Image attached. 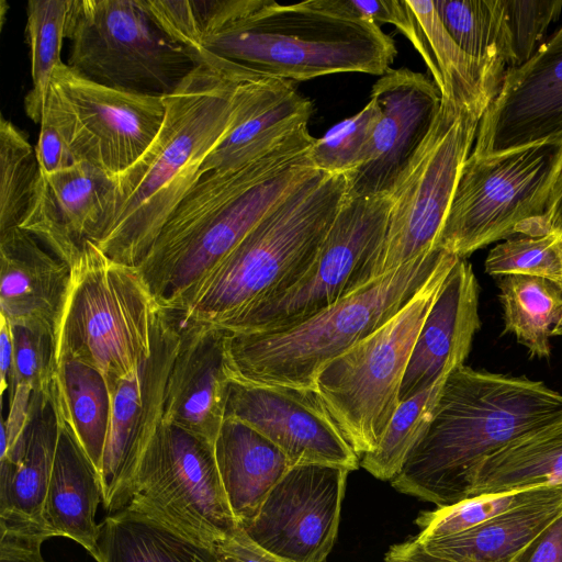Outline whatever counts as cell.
<instances>
[{
    "instance_id": "6da1fadb",
    "label": "cell",
    "mask_w": 562,
    "mask_h": 562,
    "mask_svg": "<svg viewBox=\"0 0 562 562\" xmlns=\"http://www.w3.org/2000/svg\"><path fill=\"white\" fill-rule=\"evenodd\" d=\"M193 52L227 77L310 80L339 72L383 76L393 38L346 0H196Z\"/></svg>"
},
{
    "instance_id": "7a4b0ae2",
    "label": "cell",
    "mask_w": 562,
    "mask_h": 562,
    "mask_svg": "<svg viewBox=\"0 0 562 562\" xmlns=\"http://www.w3.org/2000/svg\"><path fill=\"white\" fill-rule=\"evenodd\" d=\"M303 125L265 156L202 175L136 266L156 303L171 310L294 188L316 170Z\"/></svg>"
},
{
    "instance_id": "3957f363",
    "label": "cell",
    "mask_w": 562,
    "mask_h": 562,
    "mask_svg": "<svg viewBox=\"0 0 562 562\" xmlns=\"http://www.w3.org/2000/svg\"><path fill=\"white\" fill-rule=\"evenodd\" d=\"M239 82L202 63L164 97L166 113L156 137L112 177V205L94 243L111 259L136 267L146 256L232 127Z\"/></svg>"
},
{
    "instance_id": "277c9868",
    "label": "cell",
    "mask_w": 562,
    "mask_h": 562,
    "mask_svg": "<svg viewBox=\"0 0 562 562\" xmlns=\"http://www.w3.org/2000/svg\"><path fill=\"white\" fill-rule=\"evenodd\" d=\"M561 419L562 394L541 381L463 364L446 379L428 428L390 482L437 507L454 504L487 456Z\"/></svg>"
},
{
    "instance_id": "5b68a950",
    "label": "cell",
    "mask_w": 562,
    "mask_h": 562,
    "mask_svg": "<svg viewBox=\"0 0 562 562\" xmlns=\"http://www.w3.org/2000/svg\"><path fill=\"white\" fill-rule=\"evenodd\" d=\"M347 191L345 173L316 170L171 310L186 321L226 330L255 305L290 288L315 259Z\"/></svg>"
},
{
    "instance_id": "8992f818",
    "label": "cell",
    "mask_w": 562,
    "mask_h": 562,
    "mask_svg": "<svg viewBox=\"0 0 562 562\" xmlns=\"http://www.w3.org/2000/svg\"><path fill=\"white\" fill-rule=\"evenodd\" d=\"M449 254L435 249L286 328L226 333L225 368L229 379L314 389L316 374L393 318Z\"/></svg>"
},
{
    "instance_id": "52a82bcc",
    "label": "cell",
    "mask_w": 562,
    "mask_h": 562,
    "mask_svg": "<svg viewBox=\"0 0 562 562\" xmlns=\"http://www.w3.org/2000/svg\"><path fill=\"white\" fill-rule=\"evenodd\" d=\"M158 307L136 267L111 259L87 240L71 268L57 360L97 369L110 392L148 359Z\"/></svg>"
},
{
    "instance_id": "ba28073f",
    "label": "cell",
    "mask_w": 562,
    "mask_h": 562,
    "mask_svg": "<svg viewBox=\"0 0 562 562\" xmlns=\"http://www.w3.org/2000/svg\"><path fill=\"white\" fill-rule=\"evenodd\" d=\"M458 259L449 254L393 318L315 376V391L359 458L379 446L401 403L400 389L418 331Z\"/></svg>"
},
{
    "instance_id": "9c48e42d",
    "label": "cell",
    "mask_w": 562,
    "mask_h": 562,
    "mask_svg": "<svg viewBox=\"0 0 562 562\" xmlns=\"http://www.w3.org/2000/svg\"><path fill=\"white\" fill-rule=\"evenodd\" d=\"M562 144H539L464 161L438 248L465 259L510 236H543Z\"/></svg>"
},
{
    "instance_id": "30bf717a",
    "label": "cell",
    "mask_w": 562,
    "mask_h": 562,
    "mask_svg": "<svg viewBox=\"0 0 562 562\" xmlns=\"http://www.w3.org/2000/svg\"><path fill=\"white\" fill-rule=\"evenodd\" d=\"M68 65L126 91L165 97L199 66V56L155 21L143 0H74Z\"/></svg>"
},
{
    "instance_id": "8fae6325",
    "label": "cell",
    "mask_w": 562,
    "mask_h": 562,
    "mask_svg": "<svg viewBox=\"0 0 562 562\" xmlns=\"http://www.w3.org/2000/svg\"><path fill=\"white\" fill-rule=\"evenodd\" d=\"M480 120L481 115L441 97L428 135L390 193L384 237L363 269L360 286L438 249Z\"/></svg>"
},
{
    "instance_id": "7c38bea8",
    "label": "cell",
    "mask_w": 562,
    "mask_h": 562,
    "mask_svg": "<svg viewBox=\"0 0 562 562\" xmlns=\"http://www.w3.org/2000/svg\"><path fill=\"white\" fill-rule=\"evenodd\" d=\"M121 510L210 550L239 526L221 481L214 445L164 420Z\"/></svg>"
},
{
    "instance_id": "4fadbf2b",
    "label": "cell",
    "mask_w": 562,
    "mask_h": 562,
    "mask_svg": "<svg viewBox=\"0 0 562 562\" xmlns=\"http://www.w3.org/2000/svg\"><path fill=\"white\" fill-rule=\"evenodd\" d=\"M391 196H348L315 259L283 292L255 305L225 331L251 334L297 324L360 286V278L384 237Z\"/></svg>"
},
{
    "instance_id": "5bb4252c",
    "label": "cell",
    "mask_w": 562,
    "mask_h": 562,
    "mask_svg": "<svg viewBox=\"0 0 562 562\" xmlns=\"http://www.w3.org/2000/svg\"><path fill=\"white\" fill-rule=\"evenodd\" d=\"M50 87L59 98L76 162L86 161L110 177L144 154L165 119L164 97L98 83L65 63L55 68Z\"/></svg>"
},
{
    "instance_id": "9a60e30c",
    "label": "cell",
    "mask_w": 562,
    "mask_h": 562,
    "mask_svg": "<svg viewBox=\"0 0 562 562\" xmlns=\"http://www.w3.org/2000/svg\"><path fill=\"white\" fill-rule=\"evenodd\" d=\"M181 314L158 307L148 359L110 393V420L100 480L108 515L120 512L140 459L164 420L166 385L178 351Z\"/></svg>"
},
{
    "instance_id": "2e32d148",
    "label": "cell",
    "mask_w": 562,
    "mask_h": 562,
    "mask_svg": "<svg viewBox=\"0 0 562 562\" xmlns=\"http://www.w3.org/2000/svg\"><path fill=\"white\" fill-rule=\"evenodd\" d=\"M349 472L319 463L291 467L241 527L288 562H324L337 537Z\"/></svg>"
},
{
    "instance_id": "e0dca14e",
    "label": "cell",
    "mask_w": 562,
    "mask_h": 562,
    "mask_svg": "<svg viewBox=\"0 0 562 562\" xmlns=\"http://www.w3.org/2000/svg\"><path fill=\"white\" fill-rule=\"evenodd\" d=\"M241 422L276 445L290 467L319 463L359 467L315 389L231 380L225 419Z\"/></svg>"
},
{
    "instance_id": "ac0fdd59",
    "label": "cell",
    "mask_w": 562,
    "mask_h": 562,
    "mask_svg": "<svg viewBox=\"0 0 562 562\" xmlns=\"http://www.w3.org/2000/svg\"><path fill=\"white\" fill-rule=\"evenodd\" d=\"M539 144H562V46L547 43L505 72L480 120L471 154L498 155Z\"/></svg>"
},
{
    "instance_id": "d6986e66",
    "label": "cell",
    "mask_w": 562,
    "mask_h": 562,
    "mask_svg": "<svg viewBox=\"0 0 562 562\" xmlns=\"http://www.w3.org/2000/svg\"><path fill=\"white\" fill-rule=\"evenodd\" d=\"M370 98L380 108V119L367 161L346 175L348 196L390 194L428 135L441 103L436 83L407 68L381 76Z\"/></svg>"
},
{
    "instance_id": "ffe728a7",
    "label": "cell",
    "mask_w": 562,
    "mask_h": 562,
    "mask_svg": "<svg viewBox=\"0 0 562 562\" xmlns=\"http://www.w3.org/2000/svg\"><path fill=\"white\" fill-rule=\"evenodd\" d=\"M113 199L112 177L79 161L41 178L20 228L37 237L71 268L87 240L99 238Z\"/></svg>"
},
{
    "instance_id": "44dd1931",
    "label": "cell",
    "mask_w": 562,
    "mask_h": 562,
    "mask_svg": "<svg viewBox=\"0 0 562 562\" xmlns=\"http://www.w3.org/2000/svg\"><path fill=\"white\" fill-rule=\"evenodd\" d=\"M480 327L479 283L472 266L459 258L418 331L400 389V402L445 382L463 366Z\"/></svg>"
},
{
    "instance_id": "7402d4cb",
    "label": "cell",
    "mask_w": 562,
    "mask_h": 562,
    "mask_svg": "<svg viewBox=\"0 0 562 562\" xmlns=\"http://www.w3.org/2000/svg\"><path fill=\"white\" fill-rule=\"evenodd\" d=\"M165 393L164 422L214 445L225 420L231 379L226 331L186 321Z\"/></svg>"
},
{
    "instance_id": "603a6c76",
    "label": "cell",
    "mask_w": 562,
    "mask_h": 562,
    "mask_svg": "<svg viewBox=\"0 0 562 562\" xmlns=\"http://www.w3.org/2000/svg\"><path fill=\"white\" fill-rule=\"evenodd\" d=\"M71 282V267L31 233H0V315L11 326L54 338Z\"/></svg>"
},
{
    "instance_id": "cb8c5ba5",
    "label": "cell",
    "mask_w": 562,
    "mask_h": 562,
    "mask_svg": "<svg viewBox=\"0 0 562 562\" xmlns=\"http://www.w3.org/2000/svg\"><path fill=\"white\" fill-rule=\"evenodd\" d=\"M235 117L228 133L206 157V172L238 169L271 151L292 132L307 125L312 102L293 81L252 79L240 81L235 94Z\"/></svg>"
},
{
    "instance_id": "d4e9b609",
    "label": "cell",
    "mask_w": 562,
    "mask_h": 562,
    "mask_svg": "<svg viewBox=\"0 0 562 562\" xmlns=\"http://www.w3.org/2000/svg\"><path fill=\"white\" fill-rule=\"evenodd\" d=\"M58 439L52 393L33 392L22 438L0 457V529L44 535L43 505Z\"/></svg>"
},
{
    "instance_id": "484cf974",
    "label": "cell",
    "mask_w": 562,
    "mask_h": 562,
    "mask_svg": "<svg viewBox=\"0 0 562 562\" xmlns=\"http://www.w3.org/2000/svg\"><path fill=\"white\" fill-rule=\"evenodd\" d=\"M56 413L58 439L43 505L44 531L48 538L74 540L93 558L99 535L95 515L102 502L100 474L69 423Z\"/></svg>"
},
{
    "instance_id": "4316f807",
    "label": "cell",
    "mask_w": 562,
    "mask_h": 562,
    "mask_svg": "<svg viewBox=\"0 0 562 562\" xmlns=\"http://www.w3.org/2000/svg\"><path fill=\"white\" fill-rule=\"evenodd\" d=\"M413 22L408 40L426 63L441 97L483 115L504 75L464 52L441 23L434 1L405 0Z\"/></svg>"
},
{
    "instance_id": "83f0119b",
    "label": "cell",
    "mask_w": 562,
    "mask_h": 562,
    "mask_svg": "<svg viewBox=\"0 0 562 562\" xmlns=\"http://www.w3.org/2000/svg\"><path fill=\"white\" fill-rule=\"evenodd\" d=\"M561 515L562 486L463 532L420 542L447 562H520Z\"/></svg>"
},
{
    "instance_id": "f1b7e54d",
    "label": "cell",
    "mask_w": 562,
    "mask_h": 562,
    "mask_svg": "<svg viewBox=\"0 0 562 562\" xmlns=\"http://www.w3.org/2000/svg\"><path fill=\"white\" fill-rule=\"evenodd\" d=\"M214 454L228 504L240 526L254 518L268 493L291 468L269 439L231 418L222 425Z\"/></svg>"
},
{
    "instance_id": "f546056e",
    "label": "cell",
    "mask_w": 562,
    "mask_h": 562,
    "mask_svg": "<svg viewBox=\"0 0 562 562\" xmlns=\"http://www.w3.org/2000/svg\"><path fill=\"white\" fill-rule=\"evenodd\" d=\"M562 485V419L516 437L472 473L464 498Z\"/></svg>"
},
{
    "instance_id": "4dcf8cb0",
    "label": "cell",
    "mask_w": 562,
    "mask_h": 562,
    "mask_svg": "<svg viewBox=\"0 0 562 562\" xmlns=\"http://www.w3.org/2000/svg\"><path fill=\"white\" fill-rule=\"evenodd\" d=\"M52 398L56 411L69 423L100 474L110 420V393L105 379L88 364L61 358Z\"/></svg>"
},
{
    "instance_id": "1f68e13d",
    "label": "cell",
    "mask_w": 562,
    "mask_h": 562,
    "mask_svg": "<svg viewBox=\"0 0 562 562\" xmlns=\"http://www.w3.org/2000/svg\"><path fill=\"white\" fill-rule=\"evenodd\" d=\"M97 562H215L213 551L120 510L99 522Z\"/></svg>"
},
{
    "instance_id": "d6a6232c",
    "label": "cell",
    "mask_w": 562,
    "mask_h": 562,
    "mask_svg": "<svg viewBox=\"0 0 562 562\" xmlns=\"http://www.w3.org/2000/svg\"><path fill=\"white\" fill-rule=\"evenodd\" d=\"M505 331L538 358L550 356V337L562 336V289L550 280L524 274L498 282Z\"/></svg>"
},
{
    "instance_id": "836d02e7",
    "label": "cell",
    "mask_w": 562,
    "mask_h": 562,
    "mask_svg": "<svg viewBox=\"0 0 562 562\" xmlns=\"http://www.w3.org/2000/svg\"><path fill=\"white\" fill-rule=\"evenodd\" d=\"M434 5L448 33L469 55L503 75L516 67L504 0H436Z\"/></svg>"
},
{
    "instance_id": "e575fe53",
    "label": "cell",
    "mask_w": 562,
    "mask_h": 562,
    "mask_svg": "<svg viewBox=\"0 0 562 562\" xmlns=\"http://www.w3.org/2000/svg\"><path fill=\"white\" fill-rule=\"evenodd\" d=\"M74 0H30L26 34L31 54L32 88L24 98L26 115L41 123L55 68L63 61L60 50L69 38Z\"/></svg>"
},
{
    "instance_id": "d590c367",
    "label": "cell",
    "mask_w": 562,
    "mask_h": 562,
    "mask_svg": "<svg viewBox=\"0 0 562 562\" xmlns=\"http://www.w3.org/2000/svg\"><path fill=\"white\" fill-rule=\"evenodd\" d=\"M41 167L27 136L0 120V233L20 227L35 196Z\"/></svg>"
},
{
    "instance_id": "8d00e7d4",
    "label": "cell",
    "mask_w": 562,
    "mask_h": 562,
    "mask_svg": "<svg viewBox=\"0 0 562 562\" xmlns=\"http://www.w3.org/2000/svg\"><path fill=\"white\" fill-rule=\"evenodd\" d=\"M445 382L401 402L379 446L360 464L373 476L391 481L428 428Z\"/></svg>"
},
{
    "instance_id": "74e56055",
    "label": "cell",
    "mask_w": 562,
    "mask_h": 562,
    "mask_svg": "<svg viewBox=\"0 0 562 562\" xmlns=\"http://www.w3.org/2000/svg\"><path fill=\"white\" fill-rule=\"evenodd\" d=\"M562 485L464 498L418 515L422 542L463 532L524 504L554 494Z\"/></svg>"
},
{
    "instance_id": "f35d334b",
    "label": "cell",
    "mask_w": 562,
    "mask_h": 562,
    "mask_svg": "<svg viewBox=\"0 0 562 562\" xmlns=\"http://www.w3.org/2000/svg\"><path fill=\"white\" fill-rule=\"evenodd\" d=\"M380 119V108L370 98L366 106L355 115L337 123L311 148L314 167L326 173L348 175L368 159L370 142Z\"/></svg>"
},
{
    "instance_id": "ab89813d",
    "label": "cell",
    "mask_w": 562,
    "mask_h": 562,
    "mask_svg": "<svg viewBox=\"0 0 562 562\" xmlns=\"http://www.w3.org/2000/svg\"><path fill=\"white\" fill-rule=\"evenodd\" d=\"M485 271L494 277H540L562 289V261L553 233L513 237L496 245L486 257Z\"/></svg>"
},
{
    "instance_id": "60d3db41",
    "label": "cell",
    "mask_w": 562,
    "mask_h": 562,
    "mask_svg": "<svg viewBox=\"0 0 562 562\" xmlns=\"http://www.w3.org/2000/svg\"><path fill=\"white\" fill-rule=\"evenodd\" d=\"M13 360L9 392L29 385L33 392L52 393L58 360L57 341L44 334L12 326Z\"/></svg>"
},
{
    "instance_id": "b9f144b4",
    "label": "cell",
    "mask_w": 562,
    "mask_h": 562,
    "mask_svg": "<svg viewBox=\"0 0 562 562\" xmlns=\"http://www.w3.org/2000/svg\"><path fill=\"white\" fill-rule=\"evenodd\" d=\"M504 4L518 67L528 61L546 43V33L551 23L559 18L562 1L504 0Z\"/></svg>"
},
{
    "instance_id": "7bdbcfd3",
    "label": "cell",
    "mask_w": 562,
    "mask_h": 562,
    "mask_svg": "<svg viewBox=\"0 0 562 562\" xmlns=\"http://www.w3.org/2000/svg\"><path fill=\"white\" fill-rule=\"evenodd\" d=\"M37 145L41 171L50 175L70 167L76 160L69 148L68 130L59 98L50 87L44 105Z\"/></svg>"
},
{
    "instance_id": "ee69618b",
    "label": "cell",
    "mask_w": 562,
    "mask_h": 562,
    "mask_svg": "<svg viewBox=\"0 0 562 562\" xmlns=\"http://www.w3.org/2000/svg\"><path fill=\"white\" fill-rule=\"evenodd\" d=\"M212 551L215 562H288L254 541L240 525Z\"/></svg>"
},
{
    "instance_id": "f6af8a7d",
    "label": "cell",
    "mask_w": 562,
    "mask_h": 562,
    "mask_svg": "<svg viewBox=\"0 0 562 562\" xmlns=\"http://www.w3.org/2000/svg\"><path fill=\"white\" fill-rule=\"evenodd\" d=\"M358 14L375 23L394 25L408 40L413 34V22L405 0H346Z\"/></svg>"
},
{
    "instance_id": "bcb514c9",
    "label": "cell",
    "mask_w": 562,
    "mask_h": 562,
    "mask_svg": "<svg viewBox=\"0 0 562 562\" xmlns=\"http://www.w3.org/2000/svg\"><path fill=\"white\" fill-rule=\"evenodd\" d=\"M33 390L29 385H19L9 392L10 407L8 417L1 420L0 457L4 456L23 436L29 417Z\"/></svg>"
},
{
    "instance_id": "7dc6e473",
    "label": "cell",
    "mask_w": 562,
    "mask_h": 562,
    "mask_svg": "<svg viewBox=\"0 0 562 562\" xmlns=\"http://www.w3.org/2000/svg\"><path fill=\"white\" fill-rule=\"evenodd\" d=\"M45 540L43 535L0 529V562H45L42 555Z\"/></svg>"
},
{
    "instance_id": "c3c4849f",
    "label": "cell",
    "mask_w": 562,
    "mask_h": 562,
    "mask_svg": "<svg viewBox=\"0 0 562 562\" xmlns=\"http://www.w3.org/2000/svg\"><path fill=\"white\" fill-rule=\"evenodd\" d=\"M520 562H562V515L544 531Z\"/></svg>"
},
{
    "instance_id": "681fc988",
    "label": "cell",
    "mask_w": 562,
    "mask_h": 562,
    "mask_svg": "<svg viewBox=\"0 0 562 562\" xmlns=\"http://www.w3.org/2000/svg\"><path fill=\"white\" fill-rule=\"evenodd\" d=\"M385 562H447L428 552L417 539L394 544L385 554Z\"/></svg>"
},
{
    "instance_id": "f907efd6",
    "label": "cell",
    "mask_w": 562,
    "mask_h": 562,
    "mask_svg": "<svg viewBox=\"0 0 562 562\" xmlns=\"http://www.w3.org/2000/svg\"><path fill=\"white\" fill-rule=\"evenodd\" d=\"M13 360V331L11 324L0 315V392L9 389V378Z\"/></svg>"
},
{
    "instance_id": "816d5d0a",
    "label": "cell",
    "mask_w": 562,
    "mask_h": 562,
    "mask_svg": "<svg viewBox=\"0 0 562 562\" xmlns=\"http://www.w3.org/2000/svg\"><path fill=\"white\" fill-rule=\"evenodd\" d=\"M544 218L550 233L562 229V162L552 184Z\"/></svg>"
},
{
    "instance_id": "f5cc1de1",
    "label": "cell",
    "mask_w": 562,
    "mask_h": 562,
    "mask_svg": "<svg viewBox=\"0 0 562 562\" xmlns=\"http://www.w3.org/2000/svg\"><path fill=\"white\" fill-rule=\"evenodd\" d=\"M546 43L550 46H562V25Z\"/></svg>"
},
{
    "instance_id": "db71d44e",
    "label": "cell",
    "mask_w": 562,
    "mask_h": 562,
    "mask_svg": "<svg viewBox=\"0 0 562 562\" xmlns=\"http://www.w3.org/2000/svg\"><path fill=\"white\" fill-rule=\"evenodd\" d=\"M553 234H554V237H555V246H557L559 256H560L561 261H562V229L558 231V232H555Z\"/></svg>"
}]
</instances>
